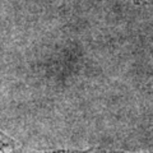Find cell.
<instances>
[{"label": "cell", "instance_id": "1", "mask_svg": "<svg viewBox=\"0 0 153 153\" xmlns=\"http://www.w3.org/2000/svg\"><path fill=\"white\" fill-rule=\"evenodd\" d=\"M17 146V143L14 139H12L9 135L0 130V149H5V148H12Z\"/></svg>", "mask_w": 153, "mask_h": 153}, {"label": "cell", "instance_id": "3", "mask_svg": "<svg viewBox=\"0 0 153 153\" xmlns=\"http://www.w3.org/2000/svg\"><path fill=\"white\" fill-rule=\"evenodd\" d=\"M0 153H49V152H33V151H26L22 149L17 146H14L12 148H5V149H0Z\"/></svg>", "mask_w": 153, "mask_h": 153}, {"label": "cell", "instance_id": "2", "mask_svg": "<svg viewBox=\"0 0 153 153\" xmlns=\"http://www.w3.org/2000/svg\"><path fill=\"white\" fill-rule=\"evenodd\" d=\"M49 153H124V152H114V151H105V149H88V151H55V152H49Z\"/></svg>", "mask_w": 153, "mask_h": 153}]
</instances>
